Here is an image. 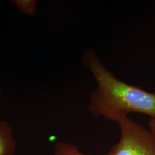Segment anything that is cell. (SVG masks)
Returning <instances> with one entry per match:
<instances>
[{"label": "cell", "mask_w": 155, "mask_h": 155, "mask_svg": "<svg viewBox=\"0 0 155 155\" xmlns=\"http://www.w3.org/2000/svg\"><path fill=\"white\" fill-rule=\"evenodd\" d=\"M16 150L13 127L6 121H0V155H15Z\"/></svg>", "instance_id": "3"}, {"label": "cell", "mask_w": 155, "mask_h": 155, "mask_svg": "<svg viewBox=\"0 0 155 155\" xmlns=\"http://www.w3.org/2000/svg\"><path fill=\"white\" fill-rule=\"evenodd\" d=\"M54 155H87L82 153L75 145L65 142H59L56 144Z\"/></svg>", "instance_id": "4"}, {"label": "cell", "mask_w": 155, "mask_h": 155, "mask_svg": "<svg viewBox=\"0 0 155 155\" xmlns=\"http://www.w3.org/2000/svg\"><path fill=\"white\" fill-rule=\"evenodd\" d=\"M116 122L121 129L120 139L105 155H155V137L150 130L127 116Z\"/></svg>", "instance_id": "2"}, {"label": "cell", "mask_w": 155, "mask_h": 155, "mask_svg": "<svg viewBox=\"0 0 155 155\" xmlns=\"http://www.w3.org/2000/svg\"><path fill=\"white\" fill-rule=\"evenodd\" d=\"M148 124L150 131L152 133L155 137V118H150Z\"/></svg>", "instance_id": "6"}, {"label": "cell", "mask_w": 155, "mask_h": 155, "mask_svg": "<svg viewBox=\"0 0 155 155\" xmlns=\"http://www.w3.org/2000/svg\"><path fill=\"white\" fill-rule=\"evenodd\" d=\"M12 2L24 14L32 16L36 13L37 1L35 0H13Z\"/></svg>", "instance_id": "5"}, {"label": "cell", "mask_w": 155, "mask_h": 155, "mask_svg": "<svg viewBox=\"0 0 155 155\" xmlns=\"http://www.w3.org/2000/svg\"><path fill=\"white\" fill-rule=\"evenodd\" d=\"M0 97H1V87H0Z\"/></svg>", "instance_id": "7"}, {"label": "cell", "mask_w": 155, "mask_h": 155, "mask_svg": "<svg viewBox=\"0 0 155 155\" xmlns=\"http://www.w3.org/2000/svg\"><path fill=\"white\" fill-rule=\"evenodd\" d=\"M82 61L98 84L90 94L89 111L92 115L115 122L131 113L155 118V93L116 77L104 65L93 48L83 51Z\"/></svg>", "instance_id": "1"}]
</instances>
